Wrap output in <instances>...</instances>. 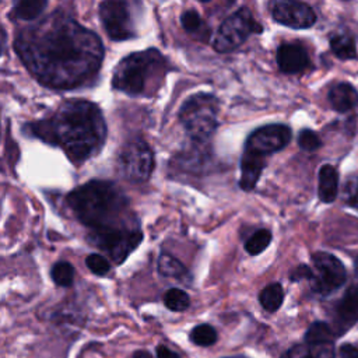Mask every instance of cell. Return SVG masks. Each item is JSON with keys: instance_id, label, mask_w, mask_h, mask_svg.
<instances>
[{"instance_id": "7c38bea8", "label": "cell", "mask_w": 358, "mask_h": 358, "mask_svg": "<svg viewBox=\"0 0 358 358\" xmlns=\"http://www.w3.org/2000/svg\"><path fill=\"white\" fill-rule=\"evenodd\" d=\"M271 15L277 22L295 29H305L316 22L313 8L299 0H277L273 4Z\"/></svg>"}, {"instance_id": "277c9868", "label": "cell", "mask_w": 358, "mask_h": 358, "mask_svg": "<svg viewBox=\"0 0 358 358\" xmlns=\"http://www.w3.org/2000/svg\"><path fill=\"white\" fill-rule=\"evenodd\" d=\"M165 71L166 60L157 49L131 53L116 66L112 87L127 95H143L164 78Z\"/></svg>"}, {"instance_id": "4dcf8cb0", "label": "cell", "mask_w": 358, "mask_h": 358, "mask_svg": "<svg viewBox=\"0 0 358 358\" xmlns=\"http://www.w3.org/2000/svg\"><path fill=\"white\" fill-rule=\"evenodd\" d=\"M85 264L96 275H103L110 270L109 262L102 255H98V253H92V255L87 256Z\"/></svg>"}, {"instance_id": "e0dca14e", "label": "cell", "mask_w": 358, "mask_h": 358, "mask_svg": "<svg viewBox=\"0 0 358 358\" xmlns=\"http://www.w3.org/2000/svg\"><path fill=\"white\" fill-rule=\"evenodd\" d=\"M338 172L330 165L324 164L317 175V196L322 203H331L338 194Z\"/></svg>"}, {"instance_id": "9a60e30c", "label": "cell", "mask_w": 358, "mask_h": 358, "mask_svg": "<svg viewBox=\"0 0 358 358\" xmlns=\"http://www.w3.org/2000/svg\"><path fill=\"white\" fill-rule=\"evenodd\" d=\"M281 358H336L334 341H305L288 348Z\"/></svg>"}, {"instance_id": "8d00e7d4", "label": "cell", "mask_w": 358, "mask_h": 358, "mask_svg": "<svg viewBox=\"0 0 358 358\" xmlns=\"http://www.w3.org/2000/svg\"><path fill=\"white\" fill-rule=\"evenodd\" d=\"M228 358H246V357H242V355H236V357H228Z\"/></svg>"}, {"instance_id": "5b68a950", "label": "cell", "mask_w": 358, "mask_h": 358, "mask_svg": "<svg viewBox=\"0 0 358 358\" xmlns=\"http://www.w3.org/2000/svg\"><path fill=\"white\" fill-rule=\"evenodd\" d=\"M218 101L211 94H194L179 109V120L192 141L207 143L218 124Z\"/></svg>"}, {"instance_id": "484cf974", "label": "cell", "mask_w": 358, "mask_h": 358, "mask_svg": "<svg viewBox=\"0 0 358 358\" xmlns=\"http://www.w3.org/2000/svg\"><path fill=\"white\" fill-rule=\"evenodd\" d=\"M50 277L56 285L69 287L74 280V267L69 262H57L50 270Z\"/></svg>"}, {"instance_id": "d6986e66", "label": "cell", "mask_w": 358, "mask_h": 358, "mask_svg": "<svg viewBox=\"0 0 358 358\" xmlns=\"http://www.w3.org/2000/svg\"><path fill=\"white\" fill-rule=\"evenodd\" d=\"M157 267H158L159 274L164 275V277L175 278V280L185 281V282H187L190 280V273L183 266V263L179 262L172 255L166 253V252H162L159 255L158 262H157Z\"/></svg>"}, {"instance_id": "5bb4252c", "label": "cell", "mask_w": 358, "mask_h": 358, "mask_svg": "<svg viewBox=\"0 0 358 358\" xmlns=\"http://www.w3.org/2000/svg\"><path fill=\"white\" fill-rule=\"evenodd\" d=\"M309 63V55L299 43H282L277 49V64L282 73H299L305 70Z\"/></svg>"}, {"instance_id": "9c48e42d", "label": "cell", "mask_w": 358, "mask_h": 358, "mask_svg": "<svg viewBox=\"0 0 358 358\" xmlns=\"http://www.w3.org/2000/svg\"><path fill=\"white\" fill-rule=\"evenodd\" d=\"M117 169L129 182H145L154 169V154L150 145L140 138L126 143L117 155Z\"/></svg>"}, {"instance_id": "2e32d148", "label": "cell", "mask_w": 358, "mask_h": 358, "mask_svg": "<svg viewBox=\"0 0 358 358\" xmlns=\"http://www.w3.org/2000/svg\"><path fill=\"white\" fill-rule=\"evenodd\" d=\"M264 166H266V157L245 150L241 158L239 186L243 190H252L256 186L257 180L260 179V175Z\"/></svg>"}, {"instance_id": "83f0119b", "label": "cell", "mask_w": 358, "mask_h": 358, "mask_svg": "<svg viewBox=\"0 0 358 358\" xmlns=\"http://www.w3.org/2000/svg\"><path fill=\"white\" fill-rule=\"evenodd\" d=\"M217 330L207 323L196 326L190 333V340L200 347L213 345L217 341Z\"/></svg>"}, {"instance_id": "8fae6325", "label": "cell", "mask_w": 358, "mask_h": 358, "mask_svg": "<svg viewBox=\"0 0 358 358\" xmlns=\"http://www.w3.org/2000/svg\"><path fill=\"white\" fill-rule=\"evenodd\" d=\"M291 129L285 124L273 123L256 129L246 140L245 150L266 157L282 150L291 140Z\"/></svg>"}, {"instance_id": "74e56055", "label": "cell", "mask_w": 358, "mask_h": 358, "mask_svg": "<svg viewBox=\"0 0 358 358\" xmlns=\"http://www.w3.org/2000/svg\"><path fill=\"white\" fill-rule=\"evenodd\" d=\"M199 1H203V3H207V1H210V0H199Z\"/></svg>"}, {"instance_id": "603a6c76", "label": "cell", "mask_w": 358, "mask_h": 358, "mask_svg": "<svg viewBox=\"0 0 358 358\" xmlns=\"http://www.w3.org/2000/svg\"><path fill=\"white\" fill-rule=\"evenodd\" d=\"M259 302L267 312H277L284 302V289L280 282L266 285L259 294Z\"/></svg>"}, {"instance_id": "8992f818", "label": "cell", "mask_w": 358, "mask_h": 358, "mask_svg": "<svg viewBox=\"0 0 358 358\" xmlns=\"http://www.w3.org/2000/svg\"><path fill=\"white\" fill-rule=\"evenodd\" d=\"M143 232L134 225L94 229L88 235V242L106 252L109 257L120 264L141 242Z\"/></svg>"}, {"instance_id": "d6a6232c", "label": "cell", "mask_w": 358, "mask_h": 358, "mask_svg": "<svg viewBox=\"0 0 358 358\" xmlns=\"http://www.w3.org/2000/svg\"><path fill=\"white\" fill-rule=\"evenodd\" d=\"M338 357L340 358H358V345L344 343L338 348Z\"/></svg>"}, {"instance_id": "52a82bcc", "label": "cell", "mask_w": 358, "mask_h": 358, "mask_svg": "<svg viewBox=\"0 0 358 358\" xmlns=\"http://www.w3.org/2000/svg\"><path fill=\"white\" fill-rule=\"evenodd\" d=\"M262 25L253 18L252 13L242 7L220 25L213 46L220 53H228L238 49L252 34H260Z\"/></svg>"}, {"instance_id": "ba28073f", "label": "cell", "mask_w": 358, "mask_h": 358, "mask_svg": "<svg viewBox=\"0 0 358 358\" xmlns=\"http://www.w3.org/2000/svg\"><path fill=\"white\" fill-rule=\"evenodd\" d=\"M310 289L319 296H327L347 281V270L340 259L327 252H315L310 256Z\"/></svg>"}, {"instance_id": "7402d4cb", "label": "cell", "mask_w": 358, "mask_h": 358, "mask_svg": "<svg viewBox=\"0 0 358 358\" xmlns=\"http://www.w3.org/2000/svg\"><path fill=\"white\" fill-rule=\"evenodd\" d=\"M48 0H15L13 14L22 21H32L38 18L46 8Z\"/></svg>"}, {"instance_id": "4316f807", "label": "cell", "mask_w": 358, "mask_h": 358, "mask_svg": "<svg viewBox=\"0 0 358 358\" xmlns=\"http://www.w3.org/2000/svg\"><path fill=\"white\" fill-rule=\"evenodd\" d=\"M164 305L173 312H182L186 310L190 305L189 295L179 289V288H171L164 294Z\"/></svg>"}, {"instance_id": "7a4b0ae2", "label": "cell", "mask_w": 358, "mask_h": 358, "mask_svg": "<svg viewBox=\"0 0 358 358\" xmlns=\"http://www.w3.org/2000/svg\"><path fill=\"white\" fill-rule=\"evenodd\" d=\"M28 129L35 137L63 148L74 162L95 155L106 137V124L99 108L85 99L63 102L53 116L31 123Z\"/></svg>"}, {"instance_id": "d4e9b609", "label": "cell", "mask_w": 358, "mask_h": 358, "mask_svg": "<svg viewBox=\"0 0 358 358\" xmlns=\"http://www.w3.org/2000/svg\"><path fill=\"white\" fill-rule=\"evenodd\" d=\"M334 338H336V334H334L331 326L329 323L320 322V320L313 322L308 327V330L303 336L305 341H320L322 343V341H334Z\"/></svg>"}, {"instance_id": "f35d334b", "label": "cell", "mask_w": 358, "mask_h": 358, "mask_svg": "<svg viewBox=\"0 0 358 358\" xmlns=\"http://www.w3.org/2000/svg\"><path fill=\"white\" fill-rule=\"evenodd\" d=\"M227 1H228V3H229V4H231V3H232V1H234V0H227Z\"/></svg>"}, {"instance_id": "cb8c5ba5", "label": "cell", "mask_w": 358, "mask_h": 358, "mask_svg": "<svg viewBox=\"0 0 358 358\" xmlns=\"http://www.w3.org/2000/svg\"><path fill=\"white\" fill-rule=\"evenodd\" d=\"M271 242V232L266 228L257 229L256 232H253L248 241L245 242V250L252 255L256 256L259 253H262Z\"/></svg>"}, {"instance_id": "836d02e7", "label": "cell", "mask_w": 358, "mask_h": 358, "mask_svg": "<svg viewBox=\"0 0 358 358\" xmlns=\"http://www.w3.org/2000/svg\"><path fill=\"white\" fill-rule=\"evenodd\" d=\"M157 358H180L176 352L169 350L165 345H158L157 347Z\"/></svg>"}, {"instance_id": "3957f363", "label": "cell", "mask_w": 358, "mask_h": 358, "mask_svg": "<svg viewBox=\"0 0 358 358\" xmlns=\"http://www.w3.org/2000/svg\"><path fill=\"white\" fill-rule=\"evenodd\" d=\"M67 204L80 222L94 229L130 225L126 194L109 180H90L67 194Z\"/></svg>"}, {"instance_id": "f1b7e54d", "label": "cell", "mask_w": 358, "mask_h": 358, "mask_svg": "<svg viewBox=\"0 0 358 358\" xmlns=\"http://www.w3.org/2000/svg\"><path fill=\"white\" fill-rule=\"evenodd\" d=\"M341 197L348 207L358 211V173H352L345 179Z\"/></svg>"}, {"instance_id": "1f68e13d", "label": "cell", "mask_w": 358, "mask_h": 358, "mask_svg": "<svg viewBox=\"0 0 358 358\" xmlns=\"http://www.w3.org/2000/svg\"><path fill=\"white\" fill-rule=\"evenodd\" d=\"M312 267L308 264H299L296 266L291 273H289V280L291 281H301V280H308L310 281L312 278Z\"/></svg>"}, {"instance_id": "44dd1931", "label": "cell", "mask_w": 358, "mask_h": 358, "mask_svg": "<svg viewBox=\"0 0 358 358\" xmlns=\"http://www.w3.org/2000/svg\"><path fill=\"white\" fill-rule=\"evenodd\" d=\"M330 49L341 60L354 59L357 56L355 41L350 34L336 32L330 36Z\"/></svg>"}, {"instance_id": "30bf717a", "label": "cell", "mask_w": 358, "mask_h": 358, "mask_svg": "<svg viewBox=\"0 0 358 358\" xmlns=\"http://www.w3.org/2000/svg\"><path fill=\"white\" fill-rule=\"evenodd\" d=\"M99 17L110 39L124 41L136 35L131 0H103Z\"/></svg>"}, {"instance_id": "ac0fdd59", "label": "cell", "mask_w": 358, "mask_h": 358, "mask_svg": "<svg viewBox=\"0 0 358 358\" xmlns=\"http://www.w3.org/2000/svg\"><path fill=\"white\" fill-rule=\"evenodd\" d=\"M329 102L337 112H348L358 105V92L348 83H338L329 91Z\"/></svg>"}, {"instance_id": "4fadbf2b", "label": "cell", "mask_w": 358, "mask_h": 358, "mask_svg": "<svg viewBox=\"0 0 358 358\" xmlns=\"http://www.w3.org/2000/svg\"><path fill=\"white\" fill-rule=\"evenodd\" d=\"M358 322V282L350 285L331 312V329L336 337L345 334Z\"/></svg>"}, {"instance_id": "d590c367", "label": "cell", "mask_w": 358, "mask_h": 358, "mask_svg": "<svg viewBox=\"0 0 358 358\" xmlns=\"http://www.w3.org/2000/svg\"><path fill=\"white\" fill-rule=\"evenodd\" d=\"M354 270H355V274L358 277V256L355 257V263H354Z\"/></svg>"}, {"instance_id": "e575fe53", "label": "cell", "mask_w": 358, "mask_h": 358, "mask_svg": "<svg viewBox=\"0 0 358 358\" xmlns=\"http://www.w3.org/2000/svg\"><path fill=\"white\" fill-rule=\"evenodd\" d=\"M133 358H152V355L145 350H138L133 354Z\"/></svg>"}, {"instance_id": "f546056e", "label": "cell", "mask_w": 358, "mask_h": 358, "mask_svg": "<svg viewBox=\"0 0 358 358\" xmlns=\"http://www.w3.org/2000/svg\"><path fill=\"white\" fill-rule=\"evenodd\" d=\"M298 145L308 152L316 151L317 148L322 147V140L317 136V133H315L310 129H303L299 131L298 134Z\"/></svg>"}, {"instance_id": "6da1fadb", "label": "cell", "mask_w": 358, "mask_h": 358, "mask_svg": "<svg viewBox=\"0 0 358 358\" xmlns=\"http://www.w3.org/2000/svg\"><path fill=\"white\" fill-rule=\"evenodd\" d=\"M14 49L41 84L56 90L88 83L103 59V46L96 34L63 13H53L21 31Z\"/></svg>"}, {"instance_id": "ffe728a7", "label": "cell", "mask_w": 358, "mask_h": 358, "mask_svg": "<svg viewBox=\"0 0 358 358\" xmlns=\"http://www.w3.org/2000/svg\"><path fill=\"white\" fill-rule=\"evenodd\" d=\"M180 24L189 35H192L200 41H207L210 36L208 27L206 25L203 18L199 15V13L194 10L183 11L180 15Z\"/></svg>"}]
</instances>
